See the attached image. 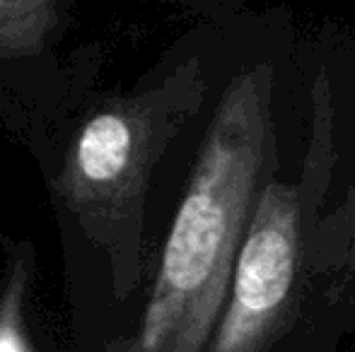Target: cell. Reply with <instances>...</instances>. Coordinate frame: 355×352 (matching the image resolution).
Returning <instances> with one entry per match:
<instances>
[{"label": "cell", "mask_w": 355, "mask_h": 352, "mask_svg": "<svg viewBox=\"0 0 355 352\" xmlns=\"http://www.w3.org/2000/svg\"><path fill=\"white\" fill-rule=\"evenodd\" d=\"M273 73L257 66L225 87L198 150L133 350L198 352L227 304L271 131Z\"/></svg>", "instance_id": "cell-1"}, {"label": "cell", "mask_w": 355, "mask_h": 352, "mask_svg": "<svg viewBox=\"0 0 355 352\" xmlns=\"http://www.w3.org/2000/svg\"><path fill=\"white\" fill-rule=\"evenodd\" d=\"M206 97L201 63H179L162 80L116 94L87 113L63 155L51 193L85 239L102 251L116 299L143 275V222L153 169Z\"/></svg>", "instance_id": "cell-2"}, {"label": "cell", "mask_w": 355, "mask_h": 352, "mask_svg": "<svg viewBox=\"0 0 355 352\" xmlns=\"http://www.w3.org/2000/svg\"><path fill=\"white\" fill-rule=\"evenodd\" d=\"M297 188L266 181L239 246L227 304L208 350L261 352L276 345L295 311L302 239Z\"/></svg>", "instance_id": "cell-3"}, {"label": "cell", "mask_w": 355, "mask_h": 352, "mask_svg": "<svg viewBox=\"0 0 355 352\" xmlns=\"http://www.w3.org/2000/svg\"><path fill=\"white\" fill-rule=\"evenodd\" d=\"M63 0H0V61L34 58L61 24Z\"/></svg>", "instance_id": "cell-4"}, {"label": "cell", "mask_w": 355, "mask_h": 352, "mask_svg": "<svg viewBox=\"0 0 355 352\" xmlns=\"http://www.w3.org/2000/svg\"><path fill=\"white\" fill-rule=\"evenodd\" d=\"M5 246V282L0 290V352H29L34 348L24 326V304L34 282L32 241L3 239Z\"/></svg>", "instance_id": "cell-5"}]
</instances>
